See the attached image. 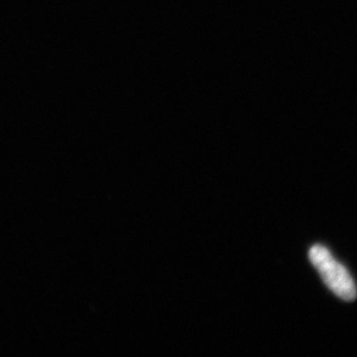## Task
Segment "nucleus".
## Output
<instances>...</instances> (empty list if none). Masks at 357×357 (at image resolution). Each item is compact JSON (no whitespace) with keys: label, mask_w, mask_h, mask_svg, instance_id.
I'll return each mask as SVG.
<instances>
[{"label":"nucleus","mask_w":357,"mask_h":357,"mask_svg":"<svg viewBox=\"0 0 357 357\" xmlns=\"http://www.w3.org/2000/svg\"><path fill=\"white\" fill-rule=\"evenodd\" d=\"M309 258L326 286L344 301H354L356 287L351 274L340 263H337L330 251L321 245L311 248Z\"/></svg>","instance_id":"obj_1"}]
</instances>
